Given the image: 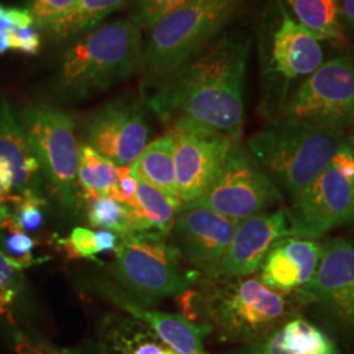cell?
Wrapping results in <instances>:
<instances>
[{
	"instance_id": "obj_1",
	"label": "cell",
	"mask_w": 354,
	"mask_h": 354,
	"mask_svg": "<svg viewBox=\"0 0 354 354\" xmlns=\"http://www.w3.org/2000/svg\"><path fill=\"white\" fill-rule=\"evenodd\" d=\"M252 41L244 33L219 35L143 102L162 121L187 118L241 140L244 86Z\"/></svg>"
},
{
	"instance_id": "obj_2",
	"label": "cell",
	"mask_w": 354,
	"mask_h": 354,
	"mask_svg": "<svg viewBox=\"0 0 354 354\" xmlns=\"http://www.w3.org/2000/svg\"><path fill=\"white\" fill-rule=\"evenodd\" d=\"M183 315L212 329L219 342L241 346L264 339L308 302L297 292L270 290L250 276H205L197 290L180 294Z\"/></svg>"
},
{
	"instance_id": "obj_3",
	"label": "cell",
	"mask_w": 354,
	"mask_h": 354,
	"mask_svg": "<svg viewBox=\"0 0 354 354\" xmlns=\"http://www.w3.org/2000/svg\"><path fill=\"white\" fill-rule=\"evenodd\" d=\"M140 29L117 20L82 35L64 50L53 89L58 99L77 102L106 92L140 70Z\"/></svg>"
},
{
	"instance_id": "obj_4",
	"label": "cell",
	"mask_w": 354,
	"mask_h": 354,
	"mask_svg": "<svg viewBox=\"0 0 354 354\" xmlns=\"http://www.w3.org/2000/svg\"><path fill=\"white\" fill-rule=\"evenodd\" d=\"M260 112L276 120L298 86L323 64V49L283 0H268L257 30Z\"/></svg>"
},
{
	"instance_id": "obj_5",
	"label": "cell",
	"mask_w": 354,
	"mask_h": 354,
	"mask_svg": "<svg viewBox=\"0 0 354 354\" xmlns=\"http://www.w3.org/2000/svg\"><path fill=\"white\" fill-rule=\"evenodd\" d=\"M344 140L340 130L277 118L248 140L247 150L291 200L330 165Z\"/></svg>"
},
{
	"instance_id": "obj_6",
	"label": "cell",
	"mask_w": 354,
	"mask_h": 354,
	"mask_svg": "<svg viewBox=\"0 0 354 354\" xmlns=\"http://www.w3.org/2000/svg\"><path fill=\"white\" fill-rule=\"evenodd\" d=\"M241 0H192L149 29L140 71L143 93L156 88L226 28Z\"/></svg>"
},
{
	"instance_id": "obj_7",
	"label": "cell",
	"mask_w": 354,
	"mask_h": 354,
	"mask_svg": "<svg viewBox=\"0 0 354 354\" xmlns=\"http://www.w3.org/2000/svg\"><path fill=\"white\" fill-rule=\"evenodd\" d=\"M114 253V279L121 290L142 306L180 295L198 279V272L185 269L176 248L160 235H122Z\"/></svg>"
},
{
	"instance_id": "obj_8",
	"label": "cell",
	"mask_w": 354,
	"mask_h": 354,
	"mask_svg": "<svg viewBox=\"0 0 354 354\" xmlns=\"http://www.w3.org/2000/svg\"><path fill=\"white\" fill-rule=\"evenodd\" d=\"M20 118L44 183L64 209H74L79 201L76 177L80 147L73 115L49 104H30Z\"/></svg>"
},
{
	"instance_id": "obj_9",
	"label": "cell",
	"mask_w": 354,
	"mask_h": 354,
	"mask_svg": "<svg viewBox=\"0 0 354 354\" xmlns=\"http://www.w3.org/2000/svg\"><path fill=\"white\" fill-rule=\"evenodd\" d=\"M277 118L344 133L354 129V54L339 55L320 64L291 93Z\"/></svg>"
},
{
	"instance_id": "obj_10",
	"label": "cell",
	"mask_w": 354,
	"mask_h": 354,
	"mask_svg": "<svg viewBox=\"0 0 354 354\" xmlns=\"http://www.w3.org/2000/svg\"><path fill=\"white\" fill-rule=\"evenodd\" d=\"M283 201L279 187L241 142H235L219 177L203 196L187 207H205L241 222ZM181 209V210H183Z\"/></svg>"
},
{
	"instance_id": "obj_11",
	"label": "cell",
	"mask_w": 354,
	"mask_h": 354,
	"mask_svg": "<svg viewBox=\"0 0 354 354\" xmlns=\"http://www.w3.org/2000/svg\"><path fill=\"white\" fill-rule=\"evenodd\" d=\"M168 133L175 143L177 198L185 207L210 189L238 140L187 118L176 120Z\"/></svg>"
},
{
	"instance_id": "obj_12",
	"label": "cell",
	"mask_w": 354,
	"mask_h": 354,
	"mask_svg": "<svg viewBox=\"0 0 354 354\" xmlns=\"http://www.w3.org/2000/svg\"><path fill=\"white\" fill-rule=\"evenodd\" d=\"M354 180L329 165L285 207L291 236L317 239L352 221Z\"/></svg>"
},
{
	"instance_id": "obj_13",
	"label": "cell",
	"mask_w": 354,
	"mask_h": 354,
	"mask_svg": "<svg viewBox=\"0 0 354 354\" xmlns=\"http://www.w3.org/2000/svg\"><path fill=\"white\" fill-rule=\"evenodd\" d=\"M83 137L95 151L117 167H127L149 145L150 127L140 102L133 96H125L89 114Z\"/></svg>"
},
{
	"instance_id": "obj_14",
	"label": "cell",
	"mask_w": 354,
	"mask_h": 354,
	"mask_svg": "<svg viewBox=\"0 0 354 354\" xmlns=\"http://www.w3.org/2000/svg\"><path fill=\"white\" fill-rule=\"evenodd\" d=\"M317 304L344 335L354 339V244L336 238L323 244L314 279L298 291Z\"/></svg>"
},
{
	"instance_id": "obj_15",
	"label": "cell",
	"mask_w": 354,
	"mask_h": 354,
	"mask_svg": "<svg viewBox=\"0 0 354 354\" xmlns=\"http://www.w3.org/2000/svg\"><path fill=\"white\" fill-rule=\"evenodd\" d=\"M238 223L210 209H183L171 230L172 245L188 264L205 276H213L227 251Z\"/></svg>"
},
{
	"instance_id": "obj_16",
	"label": "cell",
	"mask_w": 354,
	"mask_h": 354,
	"mask_svg": "<svg viewBox=\"0 0 354 354\" xmlns=\"http://www.w3.org/2000/svg\"><path fill=\"white\" fill-rule=\"evenodd\" d=\"M285 236L291 235L283 209L243 219L214 274L251 276L260 269L270 247Z\"/></svg>"
},
{
	"instance_id": "obj_17",
	"label": "cell",
	"mask_w": 354,
	"mask_h": 354,
	"mask_svg": "<svg viewBox=\"0 0 354 354\" xmlns=\"http://www.w3.org/2000/svg\"><path fill=\"white\" fill-rule=\"evenodd\" d=\"M323 245L314 239L285 236L276 241L260 266L259 279L279 292L302 290L314 279Z\"/></svg>"
},
{
	"instance_id": "obj_18",
	"label": "cell",
	"mask_w": 354,
	"mask_h": 354,
	"mask_svg": "<svg viewBox=\"0 0 354 354\" xmlns=\"http://www.w3.org/2000/svg\"><path fill=\"white\" fill-rule=\"evenodd\" d=\"M95 288L102 297L122 308L127 315L143 322L159 336L167 346L178 354L203 353V339L212 335V329L205 324L194 323L180 314L150 310L133 301L114 285L97 281Z\"/></svg>"
},
{
	"instance_id": "obj_19",
	"label": "cell",
	"mask_w": 354,
	"mask_h": 354,
	"mask_svg": "<svg viewBox=\"0 0 354 354\" xmlns=\"http://www.w3.org/2000/svg\"><path fill=\"white\" fill-rule=\"evenodd\" d=\"M0 165L11 175L12 194L39 193L44 177L26 140L20 114L8 97L0 93Z\"/></svg>"
},
{
	"instance_id": "obj_20",
	"label": "cell",
	"mask_w": 354,
	"mask_h": 354,
	"mask_svg": "<svg viewBox=\"0 0 354 354\" xmlns=\"http://www.w3.org/2000/svg\"><path fill=\"white\" fill-rule=\"evenodd\" d=\"M238 354H342L328 333L302 317H295L264 339L244 345Z\"/></svg>"
},
{
	"instance_id": "obj_21",
	"label": "cell",
	"mask_w": 354,
	"mask_h": 354,
	"mask_svg": "<svg viewBox=\"0 0 354 354\" xmlns=\"http://www.w3.org/2000/svg\"><path fill=\"white\" fill-rule=\"evenodd\" d=\"M96 354H178L136 317H108L100 329Z\"/></svg>"
},
{
	"instance_id": "obj_22",
	"label": "cell",
	"mask_w": 354,
	"mask_h": 354,
	"mask_svg": "<svg viewBox=\"0 0 354 354\" xmlns=\"http://www.w3.org/2000/svg\"><path fill=\"white\" fill-rule=\"evenodd\" d=\"M127 209L133 232H147L165 236L171 232L183 206L165 196L163 192L138 180L136 200Z\"/></svg>"
},
{
	"instance_id": "obj_23",
	"label": "cell",
	"mask_w": 354,
	"mask_h": 354,
	"mask_svg": "<svg viewBox=\"0 0 354 354\" xmlns=\"http://www.w3.org/2000/svg\"><path fill=\"white\" fill-rule=\"evenodd\" d=\"M129 167L138 180L150 184L180 203L177 198L175 143L169 133L147 145Z\"/></svg>"
},
{
	"instance_id": "obj_24",
	"label": "cell",
	"mask_w": 354,
	"mask_h": 354,
	"mask_svg": "<svg viewBox=\"0 0 354 354\" xmlns=\"http://www.w3.org/2000/svg\"><path fill=\"white\" fill-rule=\"evenodd\" d=\"M127 0H76L74 7L44 28L51 42L61 44L86 35L95 29L105 17L121 10Z\"/></svg>"
},
{
	"instance_id": "obj_25",
	"label": "cell",
	"mask_w": 354,
	"mask_h": 354,
	"mask_svg": "<svg viewBox=\"0 0 354 354\" xmlns=\"http://www.w3.org/2000/svg\"><path fill=\"white\" fill-rule=\"evenodd\" d=\"M298 23L314 36L323 41L328 39L345 44L340 23V4L337 0H283Z\"/></svg>"
},
{
	"instance_id": "obj_26",
	"label": "cell",
	"mask_w": 354,
	"mask_h": 354,
	"mask_svg": "<svg viewBox=\"0 0 354 354\" xmlns=\"http://www.w3.org/2000/svg\"><path fill=\"white\" fill-rule=\"evenodd\" d=\"M118 177V167L95 151L88 145L80 149L77 169L79 200L88 203L93 200L111 196Z\"/></svg>"
},
{
	"instance_id": "obj_27",
	"label": "cell",
	"mask_w": 354,
	"mask_h": 354,
	"mask_svg": "<svg viewBox=\"0 0 354 354\" xmlns=\"http://www.w3.org/2000/svg\"><path fill=\"white\" fill-rule=\"evenodd\" d=\"M37 241L15 221L10 206L0 209V253L15 266L24 270L46 259H37Z\"/></svg>"
},
{
	"instance_id": "obj_28",
	"label": "cell",
	"mask_w": 354,
	"mask_h": 354,
	"mask_svg": "<svg viewBox=\"0 0 354 354\" xmlns=\"http://www.w3.org/2000/svg\"><path fill=\"white\" fill-rule=\"evenodd\" d=\"M87 218L92 227L109 230L120 236L133 232L127 206L111 196L87 203Z\"/></svg>"
},
{
	"instance_id": "obj_29",
	"label": "cell",
	"mask_w": 354,
	"mask_h": 354,
	"mask_svg": "<svg viewBox=\"0 0 354 354\" xmlns=\"http://www.w3.org/2000/svg\"><path fill=\"white\" fill-rule=\"evenodd\" d=\"M8 206L17 225L29 235L45 226L48 203L42 194L35 192L13 194Z\"/></svg>"
},
{
	"instance_id": "obj_30",
	"label": "cell",
	"mask_w": 354,
	"mask_h": 354,
	"mask_svg": "<svg viewBox=\"0 0 354 354\" xmlns=\"http://www.w3.org/2000/svg\"><path fill=\"white\" fill-rule=\"evenodd\" d=\"M24 289L23 270L11 264L0 253V317L16 326L13 310Z\"/></svg>"
},
{
	"instance_id": "obj_31",
	"label": "cell",
	"mask_w": 354,
	"mask_h": 354,
	"mask_svg": "<svg viewBox=\"0 0 354 354\" xmlns=\"http://www.w3.org/2000/svg\"><path fill=\"white\" fill-rule=\"evenodd\" d=\"M192 0H133V23L140 29H150L169 13Z\"/></svg>"
},
{
	"instance_id": "obj_32",
	"label": "cell",
	"mask_w": 354,
	"mask_h": 354,
	"mask_svg": "<svg viewBox=\"0 0 354 354\" xmlns=\"http://www.w3.org/2000/svg\"><path fill=\"white\" fill-rule=\"evenodd\" d=\"M10 326V342L16 354H87L82 349H68L54 345L42 337L28 335L17 326Z\"/></svg>"
},
{
	"instance_id": "obj_33",
	"label": "cell",
	"mask_w": 354,
	"mask_h": 354,
	"mask_svg": "<svg viewBox=\"0 0 354 354\" xmlns=\"http://www.w3.org/2000/svg\"><path fill=\"white\" fill-rule=\"evenodd\" d=\"M76 0H26V10L30 12L35 26L44 29L54 20L70 11Z\"/></svg>"
},
{
	"instance_id": "obj_34",
	"label": "cell",
	"mask_w": 354,
	"mask_h": 354,
	"mask_svg": "<svg viewBox=\"0 0 354 354\" xmlns=\"http://www.w3.org/2000/svg\"><path fill=\"white\" fill-rule=\"evenodd\" d=\"M137 187L138 178L133 175L130 167H118V177L111 197L130 207L136 200Z\"/></svg>"
},
{
	"instance_id": "obj_35",
	"label": "cell",
	"mask_w": 354,
	"mask_h": 354,
	"mask_svg": "<svg viewBox=\"0 0 354 354\" xmlns=\"http://www.w3.org/2000/svg\"><path fill=\"white\" fill-rule=\"evenodd\" d=\"M10 39H11L12 50L28 54V55L37 54L41 48V36L37 28L35 26H29L26 29L13 30L10 33Z\"/></svg>"
},
{
	"instance_id": "obj_36",
	"label": "cell",
	"mask_w": 354,
	"mask_h": 354,
	"mask_svg": "<svg viewBox=\"0 0 354 354\" xmlns=\"http://www.w3.org/2000/svg\"><path fill=\"white\" fill-rule=\"evenodd\" d=\"M68 239L79 259H95V256L99 253L95 231H91L88 228L76 227L73 230Z\"/></svg>"
},
{
	"instance_id": "obj_37",
	"label": "cell",
	"mask_w": 354,
	"mask_h": 354,
	"mask_svg": "<svg viewBox=\"0 0 354 354\" xmlns=\"http://www.w3.org/2000/svg\"><path fill=\"white\" fill-rule=\"evenodd\" d=\"M32 26H35V21L26 8H6L4 15L0 19V30L7 33Z\"/></svg>"
},
{
	"instance_id": "obj_38",
	"label": "cell",
	"mask_w": 354,
	"mask_h": 354,
	"mask_svg": "<svg viewBox=\"0 0 354 354\" xmlns=\"http://www.w3.org/2000/svg\"><path fill=\"white\" fill-rule=\"evenodd\" d=\"M330 165L345 176L354 180V155L346 140H344L337 151L335 152Z\"/></svg>"
},
{
	"instance_id": "obj_39",
	"label": "cell",
	"mask_w": 354,
	"mask_h": 354,
	"mask_svg": "<svg viewBox=\"0 0 354 354\" xmlns=\"http://www.w3.org/2000/svg\"><path fill=\"white\" fill-rule=\"evenodd\" d=\"M340 23L346 39H353L354 0H342L340 6Z\"/></svg>"
},
{
	"instance_id": "obj_40",
	"label": "cell",
	"mask_w": 354,
	"mask_h": 354,
	"mask_svg": "<svg viewBox=\"0 0 354 354\" xmlns=\"http://www.w3.org/2000/svg\"><path fill=\"white\" fill-rule=\"evenodd\" d=\"M95 236H96V244L99 248V253L115 251V248L120 243V235L113 231H109V230L95 231Z\"/></svg>"
},
{
	"instance_id": "obj_41",
	"label": "cell",
	"mask_w": 354,
	"mask_h": 354,
	"mask_svg": "<svg viewBox=\"0 0 354 354\" xmlns=\"http://www.w3.org/2000/svg\"><path fill=\"white\" fill-rule=\"evenodd\" d=\"M11 190V177L6 172L0 171V209L6 207L12 200Z\"/></svg>"
},
{
	"instance_id": "obj_42",
	"label": "cell",
	"mask_w": 354,
	"mask_h": 354,
	"mask_svg": "<svg viewBox=\"0 0 354 354\" xmlns=\"http://www.w3.org/2000/svg\"><path fill=\"white\" fill-rule=\"evenodd\" d=\"M8 50H11L10 33L0 30V54H4V53H7Z\"/></svg>"
},
{
	"instance_id": "obj_43",
	"label": "cell",
	"mask_w": 354,
	"mask_h": 354,
	"mask_svg": "<svg viewBox=\"0 0 354 354\" xmlns=\"http://www.w3.org/2000/svg\"><path fill=\"white\" fill-rule=\"evenodd\" d=\"M345 140L348 142V145L351 146V149H352V151H353L354 155V131H352L348 137H345ZM352 222H354V206H353V216H352Z\"/></svg>"
},
{
	"instance_id": "obj_44",
	"label": "cell",
	"mask_w": 354,
	"mask_h": 354,
	"mask_svg": "<svg viewBox=\"0 0 354 354\" xmlns=\"http://www.w3.org/2000/svg\"><path fill=\"white\" fill-rule=\"evenodd\" d=\"M4 11H6V8H4V7L0 4V19H1V16L4 15Z\"/></svg>"
},
{
	"instance_id": "obj_45",
	"label": "cell",
	"mask_w": 354,
	"mask_h": 354,
	"mask_svg": "<svg viewBox=\"0 0 354 354\" xmlns=\"http://www.w3.org/2000/svg\"><path fill=\"white\" fill-rule=\"evenodd\" d=\"M337 1H340V0H337Z\"/></svg>"
},
{
	"instance_id": "obj_46",
	"label": "cell",
	"mask_w": 354,
	"mask_h": 354,
	"mask_svg": "<svg viewBox=\"0 0 354 354\" xmlns=\"http://www.w3.org/2000/svg\"><path fill=\"white\" fill-rule=\"evenodd\" d=\"M201 354H206V353H201Z\"/></svg>"
}]
</instances>
